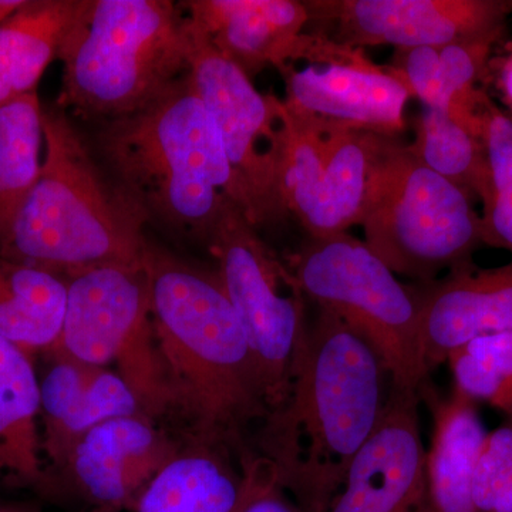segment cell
Here are the masks:
<instances>
[{
	"instance_id": "cell-11",
	"label": "cell",
	"mask_w": 512,
	"mask_h": 512,
	"mask_svg": "<svg viewBox=\"0 0 512 512\" xmlns=\"http://www.w3.org/2000/svg\"><path fill=\"white\" fill-rule=\"evenodd\" d=\"M375 133L282 114L279 192L308 237L348 232L365 205Z\"/></svg>"
},
{
	"instance_id": "cell-13",
	"label": "cell",
	"mask_w": 512,
	"mask_h": 512,
	"mask_svg": "<svg viewBox=\"0 0 512 512\" xmlns=\"http://www.w3.org/2000/svg\"><path fill=\"white\" fill-rule=\"evenodd\" d=\"M195 29L218 52L254 77L298 62L319 64L330 46L325 33H306L308 6L299 0H190L180 3Z\"/></svg>"
},
{
	"instance_id": "cell-15",
	"label": "cell",
	"mask_w": 512,
	"mask_h": 512,
	"mask_svg": "<svg viewBox=\"0 0 512 512\" xmlns=\"http://www.w3.org/2000/svg\"><path fill=\"white\" fill-rule=\"evenodd\" d=\"M419 390L393 384L376 430L350 464L345 483L323 512H417L426 447Z\"/></svg>"
},
{
	"instance_id": "cell-8",
	"label": "cell",
	"mask_w": 512,
	"mask_h": 512,
	"mask_svg": "<svg viewBox=\"0 0 512 512\" xmlns=\"http://www.w3.org/2000/svg\"><path fill=\"white\" fill-rule=\"evenodd\" d=\"M47 353L94 366L113 363L144 416L157 423L170 416V384L151 316L146 262L100 266L67 278L62 332Z\"/></svg>"
},
{
	"instance_id": "cell-25",
	"label": "cell",
	"mask_w": 512,
	"mask_h": 512,
	"mask_svg": "<svg viewBox=\"0 0 512 512\" xmlns=\"http://www.w3.org/2000/svg\"><path fill=\"white\" fill-rule=\"evenodd\" d=\"M43 143L36 92L0 106V247L39 178Z\"/></svg>"
},
{
	"instance_id": "cell-5",
	"label": "cell",
	"mask_w": 512,
	"mask_h": 512,
	"mask_svg": "<svg viewBox=\"0 0 512 512\" xmlns=\"http://www.w3.org/2000/svg\"><path fill=\"white\" fill-rule=\"evenodd\" d=\"M181 10L168 0H83L57 56L60 103L113 120L184 79L191 37Z\"/></svg>"
},
{
	"instance_id": "cell-27",
	"label": "cell",
	"mask_w": 512,
	"mask_h": 512,
	"mask_svg": "<svg viewBox=\"0 0 512 512\" xmlns=\"http://www.w3.org/2000/svg\"><path fill=\"white\" fill-rule=\"evenodd\" d=\"M481 138L487 160V191L480 202L484 247L512 256V119L491 94L484 104Z\"/></svg>"
},
{
	"instance_id": "cell-24",
	"label": "cell",
	"mask_w": 512,
	"mask_h": 512,
	"mask_svg": "<svg viewBox=\"0 0 512 512\" xmlns=\"http://www.w3.org/2000/svg\"><path fill=\"white\" fill-rule=\"evenodd\" d=\"M67 279L0 255V336L30 356L46 355L62 332Z\"/></svg>"
},
{
	"instance_id": "cell-2",
	"label": "cell",
	"mask_w": 512,
	"mask_h": 512,
	"mask_svg": "<svg viewBox=\"0 0 512 512\" xmlns=\"http://www.w3.org/2000/svg\"><path fill=\"white\" fill-rule=\"evenodd\" d=\"M151 316L171 393V414L190 440L221 444L242 458L271 409L247 335L217 271L148 247Z\"/></svg>"
},
{
	"instance_id": "cell-17",
	"label": "cell",
	"mask_w": 512,
	"mask_h": 512,
	"mask_svg": "<svg viewBox=\"0 0 512 512\" xmlns=\"http://www.w3.org/2000/svg\"><path fill=\"white\" fill-rule=\"evenodd\" d=\"M414 288L420 302L421 352L429 373L474 339L512 332V259L497 268L463 266Z\"/></svg>"
},
{
	"instance_id": "cell-16",
	"label": "cell",
	"mask_w": 512,
	"mask_h": 512,
	"mask_svg": "<svg viewBox=\"0 0 512 512\" xmlns=\"http://www.w3.org/2000/svg\"><path fill=\"white\" fill-rule=\"evenodd\" d=\"M278 72L292 113L382 136L399 137L406 128L412 92L389 64L373 63L363 50L352 59L303 69L291 63Z\"/></svg>"
},
{
	"instance_id": "cell-26",
	"label": "cell",
	"mask_w": 512,
	"mask_h": 512,
	"mask_svg": "<svg viewBox=\"0 0 512 512\" xmlns=\"http://www.w3.org/2000/svg\"><path fill=\"white\" fill-rule=\"evenodd\" d=\"M409 147L434 173L463 188L476 202L483 201L487 191L483 138L451 119L446 111L421 106Z\"/></svg>"
},
{
	"instance_id": "cell-9",
	"label": "cell",
	"mask_w": 512,
	"mask_h": 512,
	"mask_svg": "<svg viewBox=\"0 0 512 512\" xmlns=\"http://www.w3.org/2000/svg\"><path fill=\"white\" fill-rule=\"evenodd\" d=\"M207 245L254 353L272 414L291 389L308 323L305 296L291 269L276 258L238 207L222 217Z\"/></svg>"
},
{
	"instance_id": "cell-32",
	"label": "cell",
	"mask_w": 512,
	"mask_h": 512,
	"mask_svg": "<svg viewBox=\"0 0 512 512\" xmlns=\"http://www.w3.org/2000/svg\"><path fill=\"white\" fill-rule=\"evenodd\" d=\"M25 3V0H0V23L5 22Z\"/></svg>"
},
{
	"instance_id": "cell-14",
	"label": "cell",
	"mask_w": 512,
	"mask_h": 512,
	"mask_svg": "<svg viewBox=\"0 0 512 512\" xmlns=\"http://www.w3.org/2000/svg\"><path fill=\"white\" fill-rule=\"evenodd\" d=\"M183 446L146 416L119 417L87 433L57 474L94 510H134L147 485Z\"/></svg>"
},
{
	"instance_id": "cell-6",
	"label": "cell",
	"mask_w": 512,
	"mask_h": 512,
	"mask_svg": "<svg viewBox=\"0 0 512 512\" xmlns=\"http://www.w3.org/2000/svg\"><path fill=\"white\" fill-rule=\"evenodd\" d=\"M476 200L434 173L399 137L375 134L359 225L396 275L429 284L474 264L484 248Z\"/></svg>"
},
{
	"instance_id": "cell-21",
	"label": "cell",
	"mask_w": 512,
	"mask_h": 512,
	"mask_svg": "<svg viewBox=\"0 0 512 512\" xmlns=\"http://www.w3.org/2000/svg\"><path fill=\"white\" fill-rule=\"evenodd\" d=\"M420 396L433 414V434L417 512H476L474 474L488 434L477 404L457 392L441 399L429 382L421 387Z\"/></svg>"
},
{
	"instance_id": "cell-34",
	"label": "cell",
	"mask_w": 512,
	"mask_h": 512,
	"mask_svg": "<svg viewBox=\"0 0 512 512\" xmlns=\"http://www.w3.org/2000/svg\"><path fill=\"white\" fill-rule=\"evenodd\" d=\"M92 512H119L114 510H93Z\"/></svg>"
},
{
	"instance_id": "cell-22",
	"label": "cell",
	"mask_w": 512,
	"mask_h": 512,
	"mask_svg": "<svg viewBox=\"0 0 512 512\" xmlns=\"http://www.w3.org/2000/svg\"><path fill=\"white\" fill-rule=\"evenodd\" d=\"M32 357L0 336V477L45 488L40 379Z\"/></svg>"
},
{
	"instance_id": "cell-18",
	"label": "cell",
	"mask_w": 512,
	"mask_h": 512,
	"mask_svg": "<svg viewBox=\"0 0 512 512\" xmlns=\"http://www.w3.org/2000/svg\"><path fill=\"white\" fill-rule=\"evenodd\" d=\"M45 356L49 366L40 379L42 451L59 473L87 433L106 421L144 413L130 387L109 367L57 353Z\"/></svg>"
},
{
	"instance_id": "cell-3",
	"label": "cell",
	"mask_w": 512,
	"mask_h": 512,
	"mask_svg": "<svg viewBox=\"0 0 512 512\" xmlns=\"http://www.w3.org/2000/svg\"><path fill=\"white\" fill-rule=\"evenodd\" d=\"M123 190L171 227L210 241L241 192L211 114L190 77L101 134Z\"/></svg>"
},
{
	"instance_id": "cell-28",
	"label": "cell",
	"mask_w": 512,
	"mask_h": 512,
	"mask_svg": "<svg viewBox=\"0 0 512 512\" xmlns=\"http://www.w3.org/2000/svg\"><path fill=\"white\" fill-rule=\"evenodd\" d=\"M454 392L485 403L512 421V332L467 343L447 357Z\"/></svg>"
},
{
	"instance_id": "cell-12",
	"label": "cell",
	"mask_w": 512,
	"mask_h": 512,
	"mask_svg": "<svg viewBox=\"0 0 512 512\" xmlns=\"http://www.w3.org/2000/svg\"><path fill=\"white\" fill-rule=\"evenodd\" d=\"M311 22L357 49L443 46L507 30L512 0H309ZM323 33V32H322Z\"/></svg>"
},
{
	"instance_id": "cell-4",
	"label": "cell",
	"mask_w": 512,
	"mask_h": 512,
	"mask_svg": "<svg viewBox=\"0 0 512 512\" xmlns=\"http://www.w3.org/2000/svg\"><path fill=\"white\" fill-rule=\"evenodd\" d=\"M42 170L0 255L70 278L109 265L146 262L148 215L101 177L76 128L43 111Z\"/></svg>"
},
{
	"instance_id": "cell-20",
	"label": "cell",
	"mask_w": 512,
	"mask_h": 512,
	"mask_svg": "<svg viewBox=\"0 0 512 512\" xmlns=\"http://www.w3.org/2000/svg\"><path fill=\"white\" fill-rule=\"evenodd\" d=\"M259 457L188 440L138 498L136 512H239L251 493Z\"/></svg>"
},
{
	"instance_id": "cell-19",
	"label": "cell",
	"mask_w": 512,
	"mask_h": 512,
	"mask_svg": "<svg viewBox=\"0 0 512 512\" xmlns=\"http://www.w3.org/2000/svg\"><path fill=\"white\" fill-rule=\"evenodd\" d=\"M505 33L460 40L443 46L394 49L389 66L421 106L446 111L481 138L491 59Z\"/></svg>"
},
{
	"instance_id": "cell-10",
	"label": "cell",
	"mask_w": 512,
	"mask_h": 512,
	"mask_svg": "<svg viewBox=\"0 0 512 512\" xmlns=\"http://www.w3.org/2000/svg\"><path fill=\"white\" fill-rule=\"evenodd\" d=\"M187 23L188 77L220 133L241 192L242 212L255 228L282 221L288 217L278 178L284 101L258 92L241 67Z\"/></svg>"
},
{
	"instance_id": "cell-30",
	"label": "cell",
	"mask_w": 512,
	"mask_h": 512,
	"mask_svg": "<svg viewBox=\"0 0 512 512\" xmlns=\"http://www.w3.org/2000/svg\"><path fill=\"white\" fill-rule=\"evenodd\" d=\"M239 512H302L276 481L268 461L259 457L251 493Z\"/></svg>"
},
{
	"instance_id": "cell-33",
	"label": "cell",
	"mask_w": 512,
	"mask_h": 512,
	"mask_svg": "<svg viewBox=\"0 0 512 512\" xmlns=\"http://www.w3.org/2000/svg\"><path fill=\"white\" fill-rule=\"evenodd\" d=\"M0 512H33L28 508L15 507V505H0Z\"/></svg>"
},
{
	"instance_id": "cell-1",
	"label": "cell",
	"mask_w": 512,
	"mask_h": 512,
	"mask_svg": "<svg viewBox=\"0 0 512 512\" xmlns=\"http://www.w3.org/2000/svg\"><path fill=\"white\" fill-rule=\"evenodd\" d=\"M392 387L372 342L318 309L306 323L288 397L255 443L256 454L302 512H323L339 493L382 420Z\"/></svg>"
},
{
	"instance_id": "cell-31",
	"label": "cell",
	"mask_w": 512,
	"mask_h": 512,
	"mask_svg": "<svg viewBox=\"0 0 512 512\" xmlns=\"http://www.w3.org/2000/svg\"><path fill=\"white\" fill-rule=\"evenodd\" d=\"M487 90H494L498 106L512 119V42H504L491 59Z\"/></svg>"
},
{
	"instance_id": "cell-23",
	"label": "cell",
	"mask_w": 512,
	"mask_h": 512,
	"mask_svg": "<svg viewBox=\"0 0 512 512\" xmlns=\"http://www.w3.org/2000/svg\"><path fill=\"white\" fill-rule=\"evenodd\" d=\"M83 0L25 2L0 23V106L36 92Z\"/></svg>"
},
{
	"instance_id": "cell-7",
	"label": "cell",
	"mask_w": 512,
	"mask_h": 512,
	"mask_svg": "<svg viewBox=\"0 0 512 512\" xmlns=\"http://www.w3.org/2000/svg\"><path fill=\"white\" fill-rule=\"evenodd\" d=\"M305 299L359 330L383 357L393 384L419 390L429 382L420 343V302L365 241L349 232L308 237L289 258Z\"/></svg>"
},
{
	"instance_id": "cell-29",
	"label": "cell",
	"mask_w": 512,
	"mask_h": 512,
	"mask_svg": "<svg viewBox=\"0 0 512 512\" xmlns=\"http://www.w3.org/2000/svg\"><path fill=\"white\" fill-rule=\"evenodd\" d=\"M476 512H512V421L488 431L473 485Z\"/></svg>"
}]
</instances>
